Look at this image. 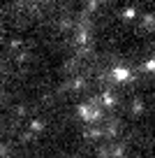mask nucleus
Segmentation results:
<instances>
[{
  "label": "nucleus",
  "instance_id": "obj_1",
  "mask_svg": "<svg viewBox=\"0 0 155 158\" xmlns=\"http://www.w3.org/2000/svg\"><path fill=\"white\" fill-rule=\"evenodd\" d=\"M39 130H44V121L42 118H33L30 121V133H39Z\"/></svg>",
  "mask_w": 155,
  "mask_h": 158
},
{
  "label": "nucleus",
  "instance_id": "obj_2",
  "mask_svg": "<svg viewBox=\"0 0 155 158\" xmlns=\"http://www.w3.org/2000/svg\"><path fill=\"white\" fill-rule=\"evenodd\" d=\"M21 44H23V40H21V37L10 40V49H21Z\"/></svg>",
  "mask_w": 155,
  "mask_h": 158
},
{
  "label": "nucleus",
  "instance_id": "obj_3",
  "mask_svg": "<svg viewBox=\"0 0 155 158\" xmlns=\"http://www.w3.org/2000/svg\"><path fill=\"white\" fill-rule=\"evenodd\" d=\"M16 114H19V116H23V114H26V107H23V105H19V107H16Z\"/></svg>",
  "mask_w": 155,
  "mask_h": 158
},
{
  "label": "nucleus",
  "instance_id": "obj_4",
  "mask_svg": "<svg viewBox=\"0 0 155 158\" xmlns=\"http://www.w3.org/2000/svg\"><path fill=\"white\" fill-rule=\"evenodd\" d=\"M5 153H7V147H5V144H0V156H5Z\"/></svg>",
  "mask_w": 155,
  "mask_h": 158
},
{
  "label": "nucleus",
  "instance_id": "obj_5",
  "mask_svg": "<svg viewBox=\"0 0 155 158\" xmlns=\"http://www.w3.org/2000/svg\"><path fill=\"white\" fill-rule=\"evenodd\" d=\"M0 95H2V93H0Z\"/></svg>",
  "mask_w": 155,
  "mask_h": 158
}]
</instances>
